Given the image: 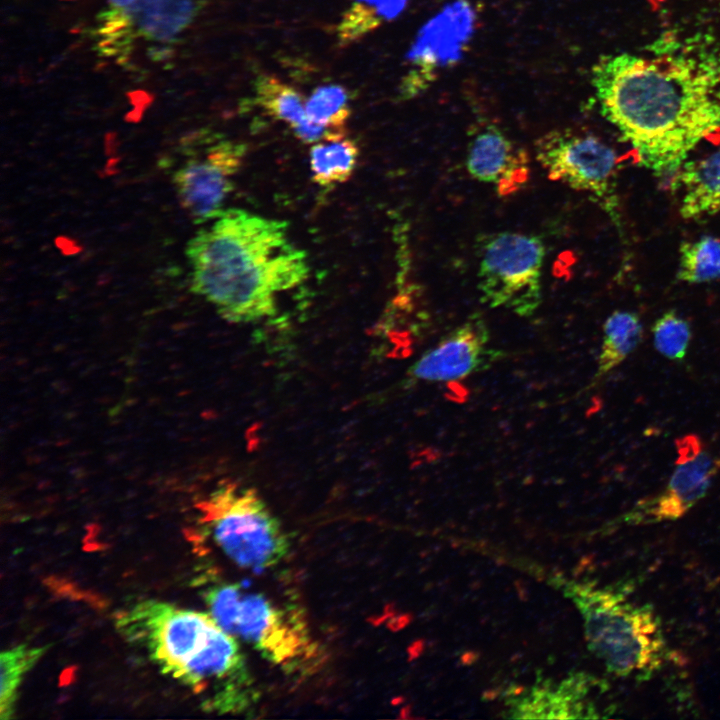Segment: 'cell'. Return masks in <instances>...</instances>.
I'll return each instance as SVG.
<instances>
[{
	"mask_svg": "<svg viewBox=\"0 0 720 720\" xmlns=\"http://www.w3.org/2000/svg\"><path fill=\"white\" fill-rule=\"evenodd\" d=\"M255 102L266 114L286 123L304 143H311L315 129L306 117V99L293 86L270 74L254 80Z\"/></svg>",
	"mask_w": 720,
	"mask_h": 720,
	"instance_id": "cell-17",
	"label": "cell"
},
{
	"mask_svg": "<svg viewBox=\"0 0 720 720\" xmlns=\"http://www.w3.org/2000/svg\"><path fill=\"white\" fill-rule=\"evenodd\" d=\"M408 0H350L336 27L337 42L346 47L395 19Z\"/></svg>",
	"mask_w": 720,
	"mask_h": 720,
	"instance_id": "cell-19",
	"label": "cell"
},
{
	"mask_svg": "<svg viewBox=\"0 0 720 720\" xmlns=\"http://www.w3.org/2000/svg\"><path fill=\"white\" fill-rule=\"evenodd\" d=\"M174 153L169 167L182 208L194 223L215 219L224 211L246 146L203 130L184 137Z\"/></svg>",
	"mask_w": 720,
	"mask_h": 720,
	"instance_id": "cell-7",
	"label": "cell"
},
{
	"mask_svg": "<svg viewBox=\"0 0 720 720\" xmlns=\"http://www.w3.org/2000/svg\"><path fill=\"white\" fill-rule=\"evenodd\" d=\"M138 0H106V9L110 10H122L133 5Z\"/></svg>",
	"mask_w": 720,
	"mask_h": 720,
	"instance_id": "cell-25",
	"label": "cell"
},
{
	"mask_svg": "<svg viewBox=\"0 0 720 720\" xmlns=\"http://www.w3.org/2000/svg\"><path fill=\"white\" fill-rule=\"evenodd\" d=\"M486 322L473 315L427 350L410 368L409 376L423 382H451L487 368L498 352L489 347Z\"/></svg>",
	"mask_w": 720,
	"mask_h": 720,
	"instance_id": "cell-13",
	"label": "cell"
},
{
	"mask_svg": "<svg viewBox=\"0 0 720 720\" xmlns=\"http://www.w3.org/2000/svg\"><path fill=\"white\" fill-rule=\"evenodd\" d=\"M358 157V145L349 138L314 143L309 153L312 181L323 188L346 182L357 166Z\"/></svg>",
	"mask_w": 720,
	"mask_h": 720,
	"instance_id": "cell-20",
	"label": "cell"
},
{
	"mask_svg": "<svg viewBox=\"0 0 720 720\" xmlns=\"http://www.w3.org/2000/svg\"><path fill=\"white\" fill-rule=\"evenodd\" d=\"M677 458L665 488L639 501L624 520L632 525L672 521L683 517L708 492L720 469L698 435L686 434L675 441Z\"/></svg>",
	"mask_w": 720,
	"mask_h": 720,
	"instance_id": "cell-12",
	"label": "cell"
},
{
	"mask_svg": "<svg viewBox=\"0 0 720 720\" xmlns=\"http://www.w3.org/2000/svg\"><path fill=\"white\" fill-rule=\"evenodd\" d=\"M210 615L237 640L288 674H311L323 658L302 611L240 583L220 582L204 591Z\"/></svg>",
	"mask_w": 720,
	"mask_h": 720,
	"instance_id": "cell-5",
	"label": "cell"
},
{
	"mask_svg": "<svg viewBox=\"0 0 720 720\" xmlns=\"http://www.w3.org/2000/svg\"><path fill=\"white\" fill-rule=\"evenodd\" d=\"M655 349L665 358L681 361L685 358L692 331L689 322L676 311L663 313L652 326Z\"/></svg>",
	"mask_w": 720,
	"mask_h": 720,
	"instance_id": "cell-24",
	"label": "cell"
},
{
	"mask_svg": "<svg viewBox=\"0 0 720 720\" xmlns=\"http://www.w3.org/2000/svg\"><path fill=\"white\" fill-rule=\"evenodd\" d=\"M643 326L638 314L616 310L603 325V341L593 382L619 366L641 343Z\"/></svg>",
	"mask_w": 720,
	"mask_h": 720,
	"instance_id": "cell-18",
	"label": "cell"
},
{
	"mask_svg": "<svg viewBox=\"0 0 720 720\" xmlns=\"http://www.w3.org/2000/svg\"><path fill=\"white\" fill-rule=\"evenodd\" d=\"M185 254L192 291L232 323L273 316L278 295L309 274L306 253L290 241L287 222L236 208L201 228Z\"/></svg>",
	"mask_w": 720,
	"mask_h": 720,
	"instance_id": "cell-2",
	"label": "cell"
},
{
	"mask_svg": "<svg viewBox=\"0 0 720 720\" xmlns=\"http://www.w3.org/2000/svg\"><path fill=\"white\" fill-rule=\"evenodd\" d=\"M195 0H138L122 10L105 9L95 29L96 47L105 56L126 57L136 45H170L199 12Z\"/></svg>",
	"mask_w": 720,
	"mask_h": 720,
	"instance_id": "cell-10",
	"label": "cell"
},
{
	"mask_svg": "<svg viewBox=\"0 0 720 720\" xmlns=\"http://www.w3.org/2000/svg\"><path fill=\"white\" fill-rule=\"evenodd\" d=\"M545 248L540 238L516 232L483 236L477 245L482 301L519 316H531L542 302Z\"/></svg>",
	"mask_w": 720,
	"mask_h": 720,
	"instance_id": "cell-8",
	"label": "cell"
},
{
	"mask_svg": "<svg viewBox=\"0 0 720 720\" xmlns=\"http://www.w3.org/2000/svg\"><path fill=\"white\" fill-rule=\"evenodd\" d=\"M469 0H454L419 30L408 54L407 70L398 87L401 100L420 95L464 55L476 26Z\"/></svg>",
	"mask_w": 720,
	"mask_h": 720,
	"instance_id": "cell-11",
	"label": "cell"
},
{
	"mask_svg": "<svg viewBox=\"0 0 720 720\" xmlns=\"http://www.w3.org/2000/svg\"><path fill=\"white\" fill-rule=\"evenodd\" d=\"M199 510L215 545L241 568L264 571L290 552L286 530L254 489L224 484L200 503Z\"/></svg>",
	"mask_w": 720,
	"mask_h": 720,
	"instance_id": "cell-6",
	"label": "cell"
},
{
	"mask_svg": "<svg viewBox=\"0 0 720 720\" xmlns=\"http://www.w3.org/2000/svg\"><path fill=\"white\" fill-rule=\"evenodd\" d=\"M598 679L577 672L560 683L547 681L508 696V717L512 718H598L594 694L602 688Z\"/></svg>",
	"mask_w": 720,
	"mask_h": 720,
	"instance_id": "cell-15",
	"label": "cell"
},
{
	"mask_svg": "<svg viewBox=\"0 0 720 720\" xmlns=\"http://www.w3.org/2000/svg\"><path fill=\"white\" fill-rule=\"evenodd\" d=\"M650 54L619 53L592 69L602 116L632 147L638 164L676 174L691 151L720 129V62L658 40Z\"/></svg>",
	"mask_w": 720,
	"mask_h": 720,
	"instance_id": "cell-1",
	"label": "cell"
},
{
	"mask_svg": "<svg viewBox=\"0 0 720 720\" xmlns=\"http://www.w3.org/2000/svg\"><path fill=\"white\" fill-rule=\"evenodd\" d=\"M307 120L329 131L335 138L345 137L346 123L351 115L350 95L339 84L316 87L306 99Z\"/></svg>",
	"mask_w": 720,
	"mask_h": 720,
	"instance_id": "cell-21",
	"label": "cell"
},
{
	"mask_svg": "<svg viewBox=\"0 0 720 720\" xmlns=\"http://www.w3.org/2000/svg\"><path fill=\"white\" fill-rule=\"evenodd\" d=\"M466 167L473 178L493 185L500 196L519 191L530 175L527 153L490 123L480 125L472 132Z\"/></svg>",
	"mask_w": 720,
	"mask_h": 720,
	"instance_id": "cell-14",
	"label": "cell"
},
{
	"mask_svg": "<svg viewBox=\"0 0 720 720\" xmlns=\"http://www.w3.org/2000/svg\"><path fill=\"white\" fill-rule=\"evenodd\" d=\"M677 278L690 284L720 280V238L706 235L683 242L679 249Z\"/></svg>",
	"mask_w": 720,
	"mask_h": 720,
	"instance_id": "cell-22",
	"label": "cell"
},
{
	"mask_svg": "<svg viewBox=\"0 0 720 720\" xmlns=\"http://www.w3.org/2000/svg\"><path fill=\"white\" fill-rule=\"evenodd\" d=\"M47 647H31L26 644L3 651L0 655V718L12 717L17 690L24 674L38 662Z\"/></svg>",
	"mask_w": 720,
	"mask_h": 720,
	"instance_id": "cell-23",
	"label": "cell"
},
{
	"mask_svg": "<svg viewBox=\"0 0 720 720\" xmlns=\"http://www.w3.org/2000/svg\"><path fill=\"white\" fill-rule=\"evenodd\" d=\"M681 190L680 215L690 220L720 212V150L686 161L675 174Z\"/></svg>",
	"mask_w": 720,
	"mask_h": 720,
	"instance_id": "cell-16",
	"label": "cell"
},
{
	"mask_svg": "<svg viewBox=\"0 0 720 720\" xmlns=\"http://www.w3.org/2000/svg\"><path fill=\"white\" fill-rule=\"evenodd\" d=\"M564 593L583 620L589 650L608 672L647 680L661 669L669 654L655 609L631 601L624 589L592 582L567 581Z\"/></svg>",
	"mask_w": 720,
	"mask_h": 720,
	"instance_id": "cell-4",
	"label": "cell"
},
{
	"mask_svg": "<svg viewBox=\"0 0 720 720\" xmlns=\"http://www.w3.org/2000/svg\"><path fill=\"white\" fill-rule=\"evenodd\" d=\"M119 632L144 648L160 671L199 695L212 712H244L257 691L237 639L210 613L141 601L116 619Z\"/></svg>",
	"mask_w": 720,
	"mask_h": 720,
	"instance_id": "cell-3",
	"label": "cell"
},
{
	"mask_svg": "<svg viewBox=\"0 0 720 720\" xmlns=\"http://www.w3.org/2000/svg\"><path fill=\"white\" fill-rule=\"evenodd\" d=\"M536 157L550 179L586 192L618 220L616 151L593 134L551 131L536 143Z\"/></svg>",
	"mask_w": 720,
	"mask_h": 720,
	"instance_id": "cell-9",
	"label": "cell"
}]
</instances>
